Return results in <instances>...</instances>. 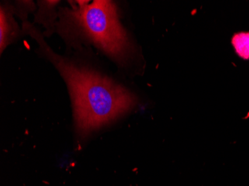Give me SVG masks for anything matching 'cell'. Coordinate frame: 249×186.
Here are the masks:
<instances>
[{
    "label": "cell",
    "mask_w": 249,
    "mask_h": 186,
    "mask_svg": "<svg viewBox=\"0 0 249 186\" xmlns=\"http://www.w3.org/2000/svg\"><path fill=\"white\" fill-rule=\"evenodd\" d=\"M23 29L37 42L42 54L54 64L67 83L79 134H89L135 105V97L125 88L93 68L54 53L29 22L23 23Z\"/></svg>",
    "instance_id": "cell-1"
},
{
    "label": "cell",
    "mask_w": 249,
    "mask_h": 186,
    "mask_svg": "<svg viewBox=\"0 0 249 186\" xmlns=\"http://www.w3.org/2000/svg\"><path fill=\"white\" fill-rule=\"evenodd\" d=\"M60 32L72 41L82 39L120 63L131 54V44L120 24L111 1H76L72 9L63 10Z\"/></svg>",
    "instance_id": "cell-2"
},
{
    "label": "cell",
    "mask_w": 249,
    "mask_h": 186,
    "mask_svg": "<svg viewBox=\"0 0 249 186\" xmlns=\"http://www.w3.org/2000/svg\"><path fill=\"white\" fill-rule=\"evenodd\" d=\"M11 11L6 7H1L0 12V47L1 52L3 51L5 47L9 44L11 39L16 35V26L11 16Z\"/></svg>",
    "instance_id": "cell-3"
},
{
    "label": "cell",
    "mask_w": 249,
    "mask_h": 186,
    "mask_svg": "<svg viewBox=\"0 0 249 186\" xmlns=\"http://www.w3.org/2000/svg\"><path fill=\"white\" fill-rule=\"evenodd\" d=\"M232 44L236 54L243 59H249V32L236 34L232 38Z\"/></svg>",
    "instance_id": "cell-4"
}]
</instances>
